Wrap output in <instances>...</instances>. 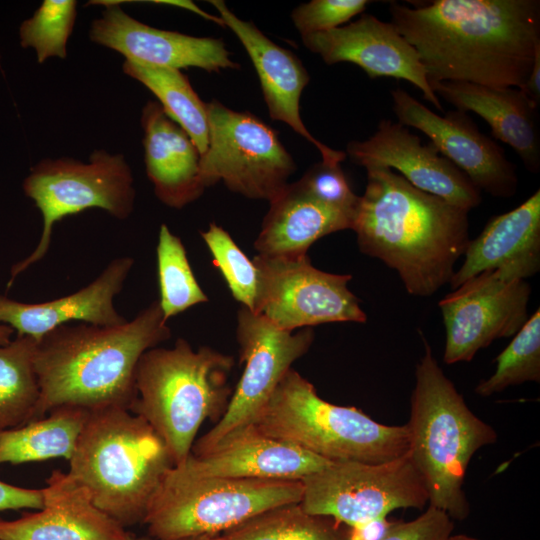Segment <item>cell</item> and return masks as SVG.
<instances>
[{
    "label": "cell",
    "mask_w": 540,
    "mask_h": 540,
    "mask_svg": "<svg viewBox=\"0 0 540 540\" xmlns=\"http://www.w3.org/2000/svg\"><path fill=\"white\" fill-rule=\"evenodd\" d=\"M391 23L417 51L429 83L522 89L540 47L539 0L389 4Z\"/></svg>",
    "instance_id": "cell-1"
},
{
    "label": "cell",
    "mask_w": 540,
    "mask_h": 540,
    "mask_svg": "<svg viewBox=\"0 0 540 540\" xmlns=\"http://www.w3.org/2000/svg\"><path fill=\"white\" fill-rule=\"evenodd\" d=\"M365 169L367 184L351 227L359 250L395 270L409 294L434 295L450 283L470 241L468 211L388 167Z\"/></svg>",
    "instance_id": "cell-2"
},
{
    "label": "cell",
    "mask_w": 540,
    "mask_h": 540,
    "mask_svg": "<svg viewBox=\"0 0 540 540\" xmlns=\"http://www.w3.org/2000/svg\"><path fill=\"white\" fill-rule=\"evenodd\" d=\"M170 337L158 300L121 325L68 323L46 333L35 352L40 397L29 422L61 406L129 410L141 356Z\"/></svg>",
    "instance_id": "cell-3"
},
{
    "label": "cell",
    "mask_w": 540,
    "mask_h": 540,
    "mask_svg": "<svg viewBox=\"0 0 540 540\" xmlns=\"http://www.w3.org/2000/svg\"><path fill=\"white\" fill-rule=\"evenodd\" d=\"M424 353L416 364L411 395L408 454L420 473L430 506L463 521L470 507L464 492L474 454L497 441L495 429L468 407L438 365L422 336Z\"/></svg>",
    "instance_id": "cell-4"
},
{
    "label": "cell",
    "mask_w": 540,
    "mask_h": 540,
    "mask_svg": "<svg viewBox=\"0 0 540 540\" xmlns=\"http://www.w3.org/2000/svg\"><path fill=\"white\" fill-rule=\"evenodd\" d=\"M68 461V475L125 528L143 523L163 477L174 466L147 421L120 408L89 412Z\"/></svg>",
    "instance_id": "cell-5"
},
{
    "label": "cell",
    "mask_w": 540,
    "mask_h": 540,
    "mask_svg": "<svg viewBox=\"0 0 540 540\" xmlns=\"http://www.w3.org/2000/svg\"><path fill=\"white\" fill-rule=\"evenodd\" d=\"M234 364L233 356L209 346L194 350L183 338L171 348L157 346L141 356L135 375L136 398L129 411L153 428L174 465L191 454L203 422L209 419L216 424L226 412Z\"/></svg>",
    "instance_id": "cell-6"
},
{
    "label": "cell",
    "mask_w": 540,
    "mask_h": 540,
    "mask_svg": "<svg viewBox=\"0 0 540 540\" xmlns=\"http://www.w3.org/2000/svg\"><path fill=\"white\" fill-rule=\"evenodd\" d=\"M252 424L329 462L382 463L409 451L406 424L385 425L356 407L327 402L293 368Z\"/></svg>",
    "instance_id": "cell-7"
},
{
    "label": "cell",
    "mask_w": 540,
    "mask_h": 540,
    "mask_svg": "<svg viewBox=\"0 0 540 540\" xmlns=\"http://www.w3.org/2000/svg\"><path fill=\"white\" fill-rule=\"evenodd\" d=\"M297 480L198 477L171 467L143 524L157 540L222 534L269 509L300 503Z\"/></svg>",
    "instance_id": "cell-8"
},
{
    "label": "cell",
    "mask_w": 540,
    "mask_h": 540,
    "mask_svg": "<svg viewBox=\"0 0 540 540\" xmlns=\"http://www.w3.org/2000/svg\"><path fill=\"white\" fill-rule=\"evenodd\" d=\"M23 190L41 212L42 233L32 253L11 268L8 288L17 275L45 257L58 221L89 208L124 220L133 212L136 195L125 157L104 149L94 150L87 163L70 157L41 160L31 167Z\"/></svg>",
    "instance_id": "cell-9"
},
{
    "label": "cell",
    "mask_w": 540,
    "mask_h": 540,
    "mask_svg": "<svg viewBox=\"0 0 540 540\" xmlns=\"http://www.w3.org/2000/svg\"><path fill=\"white\" fill-rule=\"evenodd\" d=\"M206 104L209 138L200 161L204 186L222 181L246 198L272 200L296 170L277 131L257 116L234 111L216 99Z\"/></svg>",
    "instance_id": "cell-10"
},
{
    "label": "cell",
    "mask_w": 540,
    "mask_h": 540,
    "mask_svg": "<svg viewBox=\"0 0 540 540\" xmlns=\"http://www.w3.org/2000/svg\"><path fill=\"white\" fill-rule=\"evenodd\" d=\"M300 505L348 527L385 518L399 508H423L424 481L409 454L382 463L331 462L301 480Z\"/></svg>",
    "instance_id": "cell-11"
},
{
    "label": "cell",
    "mask_w": 540,
    "mask_h": 540,
    "mask_svg": "<svg viewBox=\"0 0 540 540\" xmlns=\"http://www.w3.org/2000/svg\"><path fill=\"white\" fill-rule=\"evenodd\" d=\"M539 269L508 263L474 276L441 299L443 361L469 362L494 340L514 336L529 318L531 288L526 278Z\"/></svg>",
    "instance_id": "cell-12"
},
{
    "label": "cell",
    "mask_w": 540,
    "mask_h": 540,
    "mask_svg": "<svg viewBox=\"0 0 540 540\" xmlns=\"http://www.w3.org/2000/svg\"><path fill=\"white\" fill-rule=\"evenodd\" d=\"M258 273L254 313L278 328L295 331L333 323H365L360 300L349 290L350 274H333L314 267L308 255L252 260Z\"/></svg>",
    "instance_id": "cell-13"
},
{
    "label": "cell",
    "mask_w": 540,
    "mask_h": 540,
    "mask_svg": "<svg viewBox=\"0 0 540 540\" xmlns=\"http://www.w3.org/2000/svg\"><path fill=\"white\" fill-rule=\"evenodd\" d=\"M314 338L311 327L283 330L263 315L240 306L236 340L243 372L226 412L193 444L191 454L204 453L232 431L252 424L292 364L309 351Z\"/></svg>",
    "instance_id": "cell-14"
},
{
    "label": "cell",
    "mask_w": 540,
    "mask_h": 540,
    "mask_svg": "<svg viewBox=\"0 0 540 540\" xmlns=\"http://www.w3.org/2000/svg\"><path fill=\"white\" fill-rule=\"evenodd\" d=\"M390 94L399 123L425 134L478 190L498 198L514 196L518 187L515 166L498 144L479 131L466 112L455 110L439 115L404 89H394Z\"/></svg>",
    "instance_id": "cell-15"
},
{
    "label": "cell",
    "mask_w": 540,
    "mask_h": 540,
    "mask_svg": "<svg viewBox=\"0 0 540 540\" xmlns=\"http://www.w3.org/2000/svg\"><path fill=\"white\" fill-rule=\"evenodd\" d=\"M346 151L355 164L388 167L417 189L468 212L481 204V191L468 177L399 122L382 119L371 137L350 141Z\"/></svg>",
    "instance_id": "cell-16"
},
{
    "label": "cell",
    "mask_w": 540,
    "mask_h": 540,
    "mask_svg": "<svg viewBox=\"0 0 540 540\" xmlns=\"http://www.w3.org/2000/svg\"><path fill=\"white\" fill-rule=\"evenodd\" d=\"M301 39L308 50L328 65L349 62L373 79L391 77L410 82L425 100L444 112L417 51L391 22L363 13L346 25Z\"/></svg>",
    "instance_id": "cell-17"
},
{
    "label": "cell",
    "mask_w": 540,
    "mask_h": 540,
    "mask_svg": "<svg viewBox=\"0 0 540 540\" xmlns=\"http://www.w3.org/2000/svg\"><path fill=\"white\" fill-rule=\"evenodd\" d=\"M106 6L89 30L92 42L112 49L125 60L167 67H196L207 72L239 69L224 41L158 29L129 16L116 1H97Z\"/></svg>",
    "instance_id": "cell-18"
},
{
    "label": "cell",
    "mask_w": 540,
    "mask_h": 540,
    "mask_svg": "<svg viewBox=\"0 0 540 540\" xmlns=\"http://www.w3.org/2000/svg\"><path fill=\"white\" fill-rule=\"evenodd\" d=\"M209 2L218 11L224 26L236 35L251 59L271 119L284 122L305 138L319 151L323 162L340 164L345 160V152L332 149L316 139L302 121L300 98L310 76L300 59L271 41L251 21L237 17L224 1Z\"/></svg>",
    "instance_id": "cell-19"
},
{
    "label": "cell",
    "mask_w": 540,
    "mask_h": 540,
    "mask_svg": "<svg viewBox=\"0 0 540 540\" xmlns=\"http://www.w3.org/2000/svg\"><path fill=\"white\" fill-rule=\"evenodd\" d=\"M329 463L249 424L232 431L206 452L190 454L174 466L198 477L301 481Z\"/></svg>",
    "instance_id": "cell-20"
},
{
    "label": "cell",
    "mask_w": 540,
    "mask_h": 540,
    "mask_svg": "<svg viewBox=\"0 0 540 540\" xmlns=\"http://www.w3.org/2000/svg\"><path fill=\"white\" fill-rule=\"evenodd\" d=\"M42 491V509L0 519V540H146L100 510L68 473L52 471Z\"/></svg>",
    "instance_id": "cell-21"
},
{
    "label": "cell",
    "mask_w": 540,
    "mask_h": 540,
    "mask_svg": "<svg viewBox=\"0 0 540 540\" xmlns=\"http://www.w3.org/2000/svg\"><path fill=\"white\" fill-rule=\"evenodd\" d=\"M134 264L128 256L113 259L95 280L80 290L42 303H24L0 294V323L17 331V336L40 340L46 333L73 321L98 326L127 322L113 301L123 289Z\"/></svg>",
    "instance_id": "cell-22"
},
{
    "label": "cell",
    "mask_w": 540,
    "mask_h": 540,
    "mask_svg": "<svg viewBox=\"0 0 540 540\" xmlns=\"http://www.w3.org/2000/svg\"><path fill=\"white\" fill-rule=\"evenodd\" d=\"M146 174L156 197L166 206L181 209L205 191L201 153L189 135L157 102L148 101L141 112Z\"/></svg>",
    "instance_id": "cell-23"
},
{
    "label": "cell",
    "mask_w": 540,
    "mask_h": 540,
    "mask_svg": "<svg viewBox=\"0 0 540 540\" xmlns=\"http://www.w3.org/2000/svg\"><path fill=\"white\" fill-rule=\"evenodd\" d=\"M437 97L457 110L471 111L483 118L494 138L515 150L525 168L540 171L538 107L517 88L490 87L469 82L430 83Z\"/></svg>",
    "instance_id": "cell-24"
},
{
    "label": "cell",
    "mask_w": 540,
    "mask_h": 540,
    "mask_svg": "<svg viewBox=\"0 0 540 540\" xmlns=\"http://www.w3.org/2000/svg\"><path fill=\"white\" fill-rule=\"evenodd\" d=\"M269 203V210L254 241L259 255H307L317 240L352 227L353 216L318 203L296 182L288 183Z\"/></svg>",
    "instance_id": "cell-25"
},
{
    "label": "cell",
    "mask_w": 540,
    "mask_h": 540,
    "mask_svg": "<svg viewBox=\"0 0 540 540\" xmlns=\"http://www.w3.org/2000/svg\"><path fill=\"white\" fill-rule=\"evenodd\" d=\"M463 256L449 283L452 290L508 263L540 268V190L515 209L491 218L482 232L470 239Z\"/></svg>",
    "instance_id": "cell-26"
},
{
    "label": "cell",
    "mask_w": 540,
    "mask_h": 540,
    "mask_svg": "<svg viewBox=\"0 0 540 540\" xmlns=\"http://www.w3.org/2000/svg\"><path fill=\"white\" fill-rule=\"evenodd\" d=\"M88 414L79 407L61 406L39 420L0 432V465L69 460Z\"/></svg>",
    "instance_id": "cell-27"
},
{
    "label": "cell",
    "mask_w": 540,
    "mask_h": 540,
    "mask_svg": "<svg viewBox=\"0 0 540 540\" xmlns=\"http://www.w3.org/2000/svg\"><path fill=\"white\" fill-rule=\"evenodd\" d=\"M123 72L149 89L166 114L192 139L201 155L207 150V104L178 69L125 60Z\"/></svg>",
    "instance_id": "cell-28"
},
{
    "label": "cell",
    "mask_w": 540,
    "mask_h": 540,
    "mask_svg": "<svg viewBox=\"0 0 540 540\" xmlns=\"http://www.w3.org/2000/svg\"><path fill=\"white\" fill-rule=\"evenodd\" d=\"M37 342L30 336H17L0 346V432L28 423L37 405Z\"/></svg>",
    "instance_id": "cell-29"
},
{
    "label": "cell",
    "mask_w": 540,
    "mask_h": 540,
    "mask_svg": "<svg viewBox=\"0 0 540 540\" xmlns=\"http://www.w3.org/2000/svg\"><path fill=\"white\" fill-rule=\"evenodd\" d=\"M225 540H350L349 527L300 503L269 509L222 533Z\"/></svg>",
    "instance_id": "cell-30"
},
{
    "label": "cell",
    "mask_w": 540,
    "mask_h": 540,
    "mask_svg": "<svg viewBox=\"0 0 540 540\" xmlns=\"http://www.w3.org/2000/svg\"><path fill=\"white\" fill-rule=\"evenodd\" d=\"M158 300L165 321L201 303L208 297L190 266L182 240L161 224L156 247Z\"/></svg>",
    "instance_id": "cell-31"
},
{
    "label": "cell",
    "mask_w": 540,
    "mask_h": 540,
    "mask_svg": "<svg viewBox=\"0 0 540 540\" xmlns=\"http://www.w3.org/2000/svg\"><path fill=\"white\" fill-rule=\"evenodd\" d=\"M493 374L478 383L475 393L489 397L510 386L540 381V310L537 309L495 358Z\"/></svg>",
    "instance_id": "cell-32"
},
{
    "label": "cell",
    "mask_w": 540,
    "mask_h": 540,
    "mask_svg": "<svg viewBox=\"0 0 540 540\" xmlns=\"http://www.w3.org/2000/svg\"><path fill=\"white\" fill-rule=\"evenodd\" d=\"M76 17V1L44 0L19 26L21 47L33 49L40 64L52 57L65 59Z\"/></svg>",
    "instance_id": "cell-33"
},
{
    "label": "cell",
    "mask_w": 540,
    "mask_h": 540,
    "mask_svg": "<svg viewBox=\"0 0 540 540\" xmlns=\"http://www.w3.org/2000/svg\"><path fill=\"white\" fill-rule=\"evenodd\" d=\"M200 235L233 298L241 306L254 312L258 273L253 261L240 249L231 235L214 222L209 224L206 231H201Z\"/></svg>",
    "instance_id": "cell-34"
},
{
    "label": "cell",
    "mask_w": 540,
    "mask_h": 540,
    "mask_svg": "<svg viewBox=\"0 0 540 540\" xmlns=\"http://www.w3.org/2000/svg\"><path fill=\"white\" fill-rule=\"evenodd\" d=\"M296 183L318 203L354 217L360 196L353 192L340 164L316 163Z\"/></svg>",
    "instance_id": "cell-35"
},
{
    "label": "cell",
    "mask_w": 540,
    "mask_h": 540,
    "mask_svg": "<svg viewBox=\"0 0 540 540\" xmlns=\"http://www.w3.org/2000/svg\"><path fill=\"white\" fill-rule=\"evenodd\" d=\"M371 1L312 0L296 7L291 18L301 37L330 31L363 14Z\"/></svg>",
    "instance_id": "cell-36"
},
{
    "label": "cell",
    "mask_w": 540,
    "mask_h": 540,
    "mask_svg": "<svg viewBox=\"0 0 540 540\" xmlns=\"http://www.w3.org/2000/svg\"><path fill=\"white\" fill-rule=\"evenodd\" d=\"M453 528V520L447 513L429 506L411 521L392 522L380 540H448Z\"/></svg>",
    "instance_id": "cell-37"
},
{
    "label": "cell",
    "mask_w": 540,
    "mask_h": 540,
    "mask_svg": "<svg viewBox=\"0 0 540 540\" xmlns=\"http://www.w3.org/2000/svg\"><path fill=\"white\" fill-rule=\"evenodd\" d=\"M42 507V488L28 489L0 481V511L23 508L40 510Z\"/></svg>",
    "instance_id": "cell-38"
},
{
    "label": "cell",
    "mask_w": 540,
    "mask_h": 540,
    "mask_svg": "<svg viewBox=\"0 0 540 540\" xmlns=\"http://www.w3.org/2000/svg\"><path fill=\"white\" fill-rule=\"evenodd\" d=\"M526 96L539 108L540 104V47L536 50L532 68L521 89Z\"/></svg>",
    "instance_id": "cell-39"
},
{
    "label": "cell",
    "mask_w": 540,
    "mask_h": 540,
    "mask_svg": "<svg viewBox=\"0 0 540 540\" xmlns=\"http://www.w3.org/2000/svg\"><path fill=\"white\" fill-rule=\"evenodd\" d=\"M13 332L10 326L0 323V346L7 345L11 341Z\"/></svg>",
    "instance_id": "cell-40"
},
{
    "label": "cell",
    "mask_w": 540,
    "mask_h": 540,
    "mask_svg": "<svg viewBox=\"0 0 540 540\" xmlns=\"http://www.w3.org/2000/svg\"><path fill=\"white\" fill-rule=\"evenodd\" d=\"M179 540H225V538L222 534H203V535L186 537Z\"/></svg>",
    "instance_id": "cell-41"
},
{
    "label": "cell",
    "mask_w": 540,
    "mask_h": 540,
    "mask_svg": "<svg viewBox=\"0 0 540 540\" xmlns=\"http://www.w3.org/2000/svg\"><path fill=\"white\" fill-rule=\"evenodd\" d=\"M448 540H479L473 536H469L466 534H457V535H451Z\"/></svg>",
    "instance_id": "cell-42"
},
{
    "label": "cell",
    "mask_w": 540,
    "mask_h": 540,
    "mask_svg": "<svg viewBox=\"0 0 540 540\" xmlns=\"http://www.w3.org/2000/svg\"><path fill=\"white\" fill-rule=\"evenodd\" d=\"M0 59H1V53H0Z\"/></svg>",
    "instance_id": "cell-43"
}]
</instances>
